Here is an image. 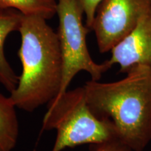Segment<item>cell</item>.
<instances>
[{
	"mask_svg": "<svg viewBox=\"0 0 151 151\" xmlns=\"http://www.w3.org/2000/svg\"><path fill=\"white\" fill-rule=\"evenodd\" d=\"M151 11V0H101L91 30L101 53L110 52Z\"/></svg>",
	"mask_w": 151,
	"mask_h": 151,
	"instance_id": "obj_5",
	"label": "cell"
},
{
	"mask_svg": "<svg viewBox=\"0 0 151 151\" xmlns=\"http://www.w3.org/2000/svg\"><path fill=\"white\" fill-rule=\"evenodd\" d=\"M57 0H0V11L14 9L23 16L51 19L57 14Z\"/></svg>",
	"mask_w": 151,
	"mask_h": 151,
	"instance_id": "obj_9",
	"label": "cell"
},
{
	"mask_svg": "<svg viewBox=\"0 0 151 151\" xmlns=\"http://www.w3.org/2000/svg\"><path fill=\"white\" fill-rule=\"evenodd\" d=\"M22 16L23 15L14 9L0 11V84L10 93L18 86L19 76L6 59L4 44L11 33L18 32Z\"/></svg>",
	"mask_w": 151,
	"mask_h": 151,
	"instance_id": "obj_7",
	"label": "cell"
},
{
	"mask_svg": "<svg viewBox=\"0 0 151 151\" xmlns=\"http://www.w3.org/2000/svg\"><path fill=\"white\" fill-rule=\"evenodd\" d=\"M58 37L63 61L61 88L57 96L66 92L73 78L81 71L88 73L92 80L99 81L112 66L99 64L90 55L86 37L90 29L83 22V11L78 0H57Z\"/></svg>",
	"mask_w": 151,
	"mask_h": 151,
	"instance_id": "obj_4",
	"label": "cell"
},
{
	"mask_svg": "<svg viewBox=\"0 0 151 151\" xmlns=\"http://www.w3.org/2000/svg\"><path fill=\"white\" fill-rule=\"evenodd\" d=\"M56 130L52 151H62L83 144H100L118 139L115 125L109 119L98 118L86 100L84 87L57 96L48 104L43 131Z\"/></svg>",
	"mask_w": 151,
	"mask_h": 151,
	"instance_id": "obj_3",
	"label": "cell"
},
{
	"mask_svg": "<svg viewBox=\"0 0 151 151\" xmlns=\"http://www.w3.org/2000/svg\"><path fill=\"white\" fill-rule=\"evenodd\" d=\"M46 21L40 16H23L18 29L22 73L10 97L16 108L27 112L48 104L62 86L63 61L59 39Z\"/></svg>",
	"mask_w": 151,
	"mask_h": 151,
	"instance_id": "obj_2",
	"label": "cell"
},
{
	"mask_svg": "<svg viewBox=\"0 0 151 151\" xmlns=\"http://www.w3.org/2000/svg\"><path fill=\"white\" fill-rule=\"evenodd\" d=\"M111 52V58L107 61L112 67L120 66V72L126 73L137 65L151 69V11Z\"/></svg>",
	"mask_w": 151,
	"mask_h": 151,
	"instance_id": "obj_6",
	"label": "cell"
},
{
	"mask_svg": "<svg viewBox=\"0 0 151 151\" xmlns=\"http://www.w3.org/2000/svg\"><path fill=\"white\" fill-rule=\"evenodd\" d=\"M94 151H132L118 139L106 141L96 145Z\"/></svg>",
	"mask_w": 151,
	"mask_h": 151,
	"instance_id": "obj_11",
	"label": "cell"
},
{
	"mask_svg": "<svg viewBox=\"0 0 151 151\" xmlns=\"http://www.w3.org/2000/svg\"><path fill=\"white\" fill-rule=\"evenodd\" d=\"M92 113L109 119L118 139L132 151H143L151 141V69L133 67L123 78L110 83L87 81L83 86Z\"/></svg>",
	"mask_w": 151,
	"mask_h": 151,
	"instance_id": "obj_1",
	"label": "cell"
},
{
	"mask_svg": "<svg viewBox=\"0 0 151 151\" xmlns=\"http://www.w3.org/2000/svg\"><path fill=\"white\" fill-rule=\"evenodd\" d=\"M150 151H151V150H150Z\"/></svg>",
	"mask_w": 151,
	"mask_h": 151,
	"instance_id": "obj_12",
	"label": "cell"
},
{
	"mask_svg": "<svg viewBox=\"0 0 151 151\" xmlns=\"http://www.w3.org/2000/svg\"><path fill=\"white\" fill-rule=\"evenodd\" d=\"M16 109L10 97L0 93V151H11L18 142L19 123Z\"/></svg>",
	"mask_w": 151,
	"mask_h": 151,
	"instance_id": "obj_8",
	"label": "cell"
},
{
	"mask_svg": "<svg viewBox=\"0 0 151 151\" xmlns=\"http://www.w3.org/2000/svg\"><path fill=\"white\" fill-rule=\"evenodd\" d=\"M86 17V25L91 30L94 15L101 0H78Z\"/></svg>",
	"mask_w": 151,
	"mask_h": 151,
	"instance_id": "obj_10",
	"label": "cell"
}]
</instances>
